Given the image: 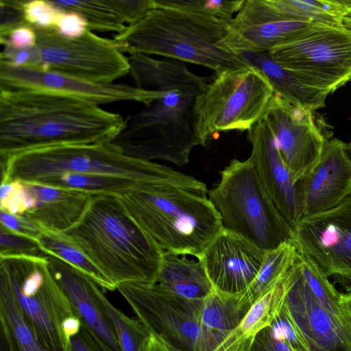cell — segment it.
I'll return each instance as SVG.
<instances>
[{
  "mask_svg": "<svg viewBox=\"0 0 351 351\" xmlns=\"http://www.w3.org/2000/svg\"><path fill=\"white\" fill-rule=\"evenodd\" d=\"M208 197L223 228L268 251L292 241L293 229L264 189L250 158L232 159L220 172Z\"/></svg>",
  "mask_w": 351,
  "mask_h": 351,
  "instance_id": "52a82bcc",
  "label": "cell"
},
{
  "mask_svg": "<svg viewBox=\"0 0 351 351\" xmlns=\"http://www.w3.org/2000/svg\"><path fill=\"white\" fill-rule=\"evenodd\" d=\"M1 182L40 183L62 173L119 177L138 184L173 179L180 171L131 157L113 142L62 145L24 152L0 160Z\"/></svg>",
  "mask_w": 351,
  "mask_h": 351,
  "instance_id": "8992f818",
  "label": "cell"
},
{
  "mask_svg": "<svg viewBox=\"0 0 351 351\" xmlns=\"http://www.w3.org/2000/svg\"><path fill=\"white\" fill-rule=\"evenodd\" d=\"M56 29L61 35L71 39L82 36L88 29L86 19L80 14L64 10Z\"/></svg>",
  "mask_w": 351,
  "mask_h": 351,
  "instance_id": "60d3db41",
  "label": "cell"
},
{
  "mask_svg": "<svg viewBox=\"0 0 351 351\" xmlns=\"http://www.w3.org/2000/svg\"><path fill=\"white\" fill-rule=\"evenodd\" d=\"M50 271L67 297L82 327L103 351H121L108 317L99 302L96 282L69 264L46 256Z\"/></svg>",
  "mask_w": 351,
  "mask_h": 351,
  "instance_id": "44dd1931",
  "label": "cell"
},
{
  "mask_svg": "<svg viewBox=\"0 0 351 351\" xmlns=\"http://www.w3.org/2000/svg\"><path fill=\"white\" fill-rule=\"evenodd\" d=\"M0 351H48L23 313L8 285L1 279Z\"/></svg>",
  "mask_w": 351,
  "mask_h": 351,
  "instance_id": "83f0119b",
  "label": "cell"
},
{
  "mask_svg": "<svg viewBox=\"0 0 351 351\" xmlns=\"http://www.w3.org/2000/svg\"><path fill=\"white\" fill-rule=\"evenodd\" d=\"M154 2L155 7L230 20L239 11L245 0H154Z\"/></svg>",
  "mask_w": 351,
  "mask_h": 351,
  "instance_id": "e575fe53",
  "label": "cell"
},
{
  "mask_svg": "<svg viewBox=\"0 0 351 351\" xmlns=\"http://www.w3.org/2000/svg\"><path fill=\"white\" fill-rule=\"evenodd\" d=\"M24 0H1L0 40L8 37L14 28L26 24L23 4Z\"/></svg>",
  "mask_w": 351,
  "mask_h": 351,
  "instance_id": "f35d334b",
  "label": "cell"
},
{
  "mask_svg": "<svg viewBox=\"0 0 351 351\" xmlns=\"http://www.w3.org/2000/svg\"><path fill=\"white\" fill-rule=\"evenodd\" d=\"M34 28L36 43L27 49L28 60L24 67L106 84L129 73L128 56L112 38L88 29L82 36L71 39L61 35L56 28Z\"/></svg>",
  "mask_w": 351,
  "mask_h": 351,
  "instance_id": "30bf717a",
  "label": "cell"
},
{
  "mask_svg": "<svg viewBox=\"0 0 351 351\" xmlns=\"http://www.w3.org/2000/svg\"><path fill=\"white\" fill-rule=\"evenodd\" d=\"M297 254V249L292 241L266 251L257 276L245 290L237 294L241 308L248 311L259 298L275 287L293 264Z\"/></svg>",
  "mask_w": 351,
  "mask_h": 351,
  "instance_id": "f1b7e54d",
  "label": "cell"
},
{
  "mask_svg": "<svg viewBox=\"0 0 351 351\" xmlns=\"http://www.w3.org/2000/svg\"><path fill=\"white\" fill-rule=\"evenodd\" d=\"M135 86L158 88L160 97L145 109L128 116L124 130L112 142L127 155L160 160L182 167L199 145L194 130V108L208 82L178 60L128 56Z\"/></svg>",
  "mask_w": 351,
  "mask_h": 351,
  "instance_id": "6da1fadb",
  "label": "cell"
},
{
  "mask_svg": "<svg viewBox=\"0 0 351 351\" xmlns=\"http://www.w3.org/2000/svg\"><path fill=\"white\" fill-rule=\"evenodd\" d=\"M67 237L114 284L155 283L164 251L135 222L121 199L94 195Z\"/></svg>",
  "mask_w": 351,
  "mask_h": 351,
  "instance_id": "277c9868",
  "label": "cell"
},
{
  "mask_svg": "<svg viewBox=\"0 0 351 351\" xmlns=\"http://www.w3.org/2000/svg\"><path fill=\"white\" fill-rule=\"evenodd\" d=\"M285 303L311 351H351V328L318 301L302 273L298 253Z\"/></svg>",
  "mask_w": 351,
  "mask_h": 351,
  "instance_id": "d6986e66",
  "label": "cell"
},
{
  "mask_svg": "<svg viewBox=\"0 0 351 351\" xmlns=\"http://www.w3.org/2000/svg\"><path fill=\"white\" fill-rule=\"evenodd\" d=\"M237 56L247 65L261 70L269 80L274 93L289 102L313 112L325 106L328 95L278 64L269 52H243Z\"/></svg>",
  "mask_w": 351,
  "mask_h": 351,
  "instance_id": "d4e9b609",
  "label": "cell"
},
{
  "mask_svg": "<svg viewBox=\"0 0 351 351\" xmlns=\"http://www.w3.org/2000/svg\"><path fill=\"white\" fill-rule=\"evenodd\" d=\"M272 60L327 95L351 81V29L315 25L269 51Z\"/></svg>",
  "mask_w": 351,
  "mask_h": 351,
  "instance_id": "8fae6325",
  "label": "cell"
},
{
  "mask_svg": "<svg viewBox=\"0 0 351 351\" xmlns=\"http://www.w3.org/2000/svg\"><path fill=\"white\" fill-rule=\"evenodd\" d=\"M96 283L97 298L109 318L121 351H141L150 332L138 318L133 319L115 307Z\"/></svg>",
  "mask_w": 351,
  "mask_h": 351,
  "instance_id": "d6a6232c",
  "label": "cell"
},
{
  "mask_svg": "<svg viewBox=\"0 0 351 351\" xmlns=\"http://www.w3.org/2000/svg\"><path fill=\"white\" fill-rule=\"evenodd\" d=\"M247 312L239 306L237 294L214 289L201 303L202 351H213Z\"/></svg>",
  "mask_w": 351,
  "mask_h": 351,
  "instance_id": "4316f807",
  "label": "cell"
},
{
  "mask_svg": "<svg viewBox=\"0 0 351 351\" xmlns=\"http://www.w3.org/2000/svg\"><path fill=\"white\" fill-rule=\"evenodd\" d=\"M69 351H103L82 327L70 339Z\"/></svg>",
  "mask_w": 351,
  "mask_h": 351,
  "instance_id": "7bdbcfd3",
  "label": "cell"
},
{
  "mask_svg": "<svg viewBox=\"0 0 351 351\" xmlns=\"http://www.w3.org/2000/svg\"><path fill=\"white\" fill-rule=\"evenodd\" d=\"M281 14L294 20L343 26L348 8L341 0H268Z\"/></svg>",
  "mask_w": 351,
  "mask_h": 351,
  "instance_id": "4dcf8cb0",
  "label": "cell"
},
{
  "mask_svg": "<svg viewBox=\"0 0 351 351\" xmlns=\"http://www.w3.org/2000/svg\"><path fill=\"white\" fill-rule=\"evenodd\" d=\"M315 23L289 19L268 0H245L228 21V32L220 47L237 55L243 52H269L310 30Z\"/></svg>",
  "mask_w": 351,
  "mask_h": 351,
  "instance_id": "2e32d148",
  "label": "cell"
},
{
  "mask_svg": "<svg viewBox=\"0 0 351 351\" xmlns=\"http://www.w3.org/2000/svg\"><path fill=\"white\" fill-rule=\"evenodd\" d=\"M37 184L82 191L93 196L118 197L141 185L133 180L119 177L80 173H62Z\"/></svg>",
  "mask_w": 351,
  "mask_h": 351,
  "instance_id": "1f68e13d",
  "label": "cell"
},
{
  "mask_svg": "<svg viewBox=\"0 0 351 351\" xmlns=\"http://www.w3.org/2000/svg\"><path fill=\"white\" fill-rule=\"evenodd\" d=\"M204 182L182 173L141 184L121 197L130 215L164 251L198 258L221 230Z\"/></svg>",
  "mask_w": 351,
  "mask_h": 351,
  "instance_id": "3957f363",
  "label": "cell"
},
{
  "mask_svg": "<svg viewBox=\"0 0 351 351\" xmlns=\"http://www.w3.org/2000/svg\"><path fill=\"white\" fill-rule=\"evenodd\" d=\"M51 92L97 106L134 101L149 106L160 95L157 88L145 89L126 84H99L62 73L16 66L0 60V90Z\"/></svg>",
  "mask_w": 351,
  "mask_h": 351,
  "instance_id": "5bb4252c",
  "label": "cell"
},
{
  "mask_svg": "<svg viewBox=\"0 0 351 351\" xmlns=\"http://www.w3.org/2000/svg\"><path fill=\"white\" fill-rule=\"evenodd\" d=\"M265 252L242 236L223 228L197 259L215 290L235 295L245 290L256 278Z\"/></svg>",
  "mask_w": 351,
  "mask_h": 351,
  "instance_id": "e0dca14e",
  "label": "cell"
},
{
  "mask_svg": "<svg viewBox=\"0 0 351 351\" xmlns=\"http://www.w3.org/2000/svg\"><path fill=\"white\" fill-rule=\"evenodd\" d=\"M27 197L25 183L20 180L1 182L0 210L13 215L26 212Z\"/></svg>",
  "mask_w": 351,
  "mask_h": 351,
  "instance_id": "74e56055",
  "label": "cell"
},
{
  "mask_svg": "<svg viewBox=\"0 0 351 351\" xmlns=\"http://www.w3.org/2000/svg\"><path fill=\"white\" fill-rule=\"evenodd\" d=\"M0 279L8 285L47 350L69 351L63 328L75 315L47 256L0 257Z\"/></svg>",
  "mask_w": 351,
  "mask_h": 351,
  "instance_id": "9c48e42d",
  "label": "cell"
},
{
  "mask_svg": "<svg viewBox=\"0 0 351 351\" xmlns=\"http://www.w3.org/2000/svg\"><path fill=\"white\" fill-rule=\"evenodd\" d=\"M149 332V336L141 351H179L161 336L152 331Z\"/></svg>",
  "mask_w": 351,
  "mask_h": 351,
  "instance_id": "ee69618b",
  "label": "cell"
},
{
  "mask_svg": "<svg viewBox=\"0 0 351 351\" xmlns=\"http://www.w3.org/2000/svg\"><path fill=\"white\" fill-rule=\"evenodd\" d=\"M228 21L155 7L112 39L124 54L161 56L217 73L247 65L219 45L228 32Z\"/></svg>",
  "mask_w": 351,
  "mask_h": 351,
  "instance_id": "5b68a950",
  "label": "cell"
},
{
  "mask_svg": "<svg viewBox=\"0 0 351 351\" xmlns=\"http://www.w3.org/2000/svg\"><path fill=\"white\" fill-rule=\"evenodd\" d=\"M328 278L351 289V197L326 211L302 217L292 239Z\"/></svg>",
  "mask_w": 351,
  "mask_h": 351,
  "instance_id": "4fadbf2b",
  "label": "cell"
},
{
  "mask_svg": "<svg viewBox=\"0 0 351 351\" xmlns=\"http://www.w3.org/2000/svg\"><path fill=\"white\" fill-rule=\"evenodd\" d=\"M23 15L27 24L38 28H56L64 12L49 0H24Z\"/></svg>",
  "mask_w": 351,
  "mask_h": 351,
  "instance_id": "d590c367",
  "label": "cell"
},
{
  "mask_svg": "<svg viewBox=\"0 0 351 351\" xmlns=\"http://www.w3.org/2000/svg\"><path fill=\"white\" fill-rule=\"evenodd\" d=\"M346 143L327 138L313 170L296 183L302 218L326 211L351 197V160Z\"/></svg>",
  "mask_w": 351,
  "mask_h": 351,
  "instance_id": "ac0fdd59",
  "label": "cell"
},
{
  "mask_svg": "<svg viewBox=\"0 0 351 351\" xmlns=\"http://www.w3.org/2000/svg\"><path fill=\"white\" fill-rule=\"evenodd\" d=\"M346 151L351 160V140L346 145Z\"/></svg>",
  "mask_w": 351,
  "mask_h": 351,
  "instance_id": "7dc6e473",
  "label": "cell"
},
{
  "mask_svg": "<svg viewBox=\"0 0 351 351\" xmlns=\"http://www.w3.org/2000/svg\"><path fill=\"white\" fill-rule=\"evenodd\" d=\"M0 257L45 256L38 242L0 226Z\"/></svg>",
  "mask_w": 351,
  "mask_h": 351,
  "instance_id": "8d00e7d4",
  "label": "cell"
},
{
  "mask_svg": "<svg viewBox=\"0 0 351 351\" xmlns=\"http://www.w3.org/2000/svg\"><path fill=\"white\" fill-rule=\"evenodd\" d=\"M155 283L165 291L189 300H203L213 291L199 259L164 252Z\"/></svg>",
  "mask_w": 351,
  "mask_h": 351,
  "instance_id": "484cf974",
  "label": "cell"
},
{
  "mask_svg": "<svg viewBox=\"0 0 351 351\" xmlns=\"http://www.w3.org/2000/svg\"><path fill=\"white\" fill-rule=\"evenodd\" d=\"M302 273L312 292L321 304L340 323L351 328V321L340 303L341 293L308 256L298 253Z\"/></svg>",
  "mask_w": 351,
  "mask_h": 351,
  "instance_id": "836d02e7",
  "label": "cell"
},
{
  "mask_svg": "<svg viewBox=\"0 0 351 351\" xmlns=\"http://www.w3.org/2000/svg\"><path fill=\"white\" fill-rule=\"evenodd\" d=\"M348 8V12L343 19V26L351 29V0H341Z\"/></svg>",
  "mask_w": 351,
  "mask_h": 351,
  "instance_id": "bcb514c9",
  "label": "cell"
},
{
  "mask_svg": "<svg viewBox=\"0 0 351 351\" xmlns=\"http://www.w3.org/2000/svg\"><path fill=\"white\" fill-rule=\"evenodd\" d=\"M274 93L268 78L253 66L215 73L195 104L199 145L206 146L216 133L250 130L262 118Z\"/></svg>",
  "mask_w": 351,
  "mask_h": 351,
  "instance_id": "ba28073f",
  "label": "cell"
},
{
  "mask_svg": "<svg viewBox=\"0 0 351 351\" xmlns=\"http://www.w3.org/2000/svg\"><path fill=\"white\" fill-rule=\"evenodd\" d=\"M117 290L149 331L179 351H202L200 307L202 300H189L170 293L156 283L128 282Z\"/></svg>",
  "mask_w": 351,
  "mask_h": 351,
  "instance_id": "7c38bea8",
  "label": "cell"
},
{
  "mask_svg": "<svg viewBox=\"0 0 351 351\" xmlns=\"http://www.w3.org/2000/svg\"><path fill=\"white\" fill-rule=\"evenodd\" d=\"M40 230L38 243L45 256L56 257L83 272L103 289L114 291V285L64 234Z\"/></svg>",
  "mask_w": 351,
  "mask_h": 351,
  "instance_id": "f546056e",
  "label": "cell"
},
{
  "mask_svg": "<svg viewBox=\"0 0 351 351\" xmlns=\"http://www.w3.org/2000/svg\"><path fill=\"white\" fill-rule=\"evenodd\" d=\"M0 221V226L14 233L33 239L38 242L40 230L25 215H13L1 211Z\"/></svg>",
  "mask_w": 351,
  "mask_h": 351,
  "instance_id": "ab89813d",
  "label": "cell"
},
{
  "mask_svg": "<svg viewBox=\"0 0 351 351\" xmlns=\"http://www.w3.org/2000/svg\"><path fill=\"white\" fill-rule=\"evenodd\" d=\"M64 11L80 14L90 31L121 33L155 8L154 0H49Z\"/></svg>",
  "mask_w": 351,
  "mask_h": 351,
  "instance_id": "cb8c5ba5",
  "label": "cell"
},
{
  "mask_svg": "<svg viewBox=\"0 0 351 351\" xmlns=\"http://www.w3.org/2000/svg\"><path fill=\"white\" fill-rule=\"evenodd\" d=\"M252 145L250 156L258 178L276 207L293 229L302 219L291 173L280 152L276 138L261 118L247 130Z\"/></svg>",
  "mask_w": 351,
  "mask_h": 351,
  "instance_id": "ffe728a7",
  "label": "cell"
},
{
  "mask_svg": "<svg viewBox=\"0 0 351 351\" xmlns=\"http://www.w3.org/2000/svg\"><path fill=\"white\" fill-rule=\"evenodd\" d=\"M117 112L51 92L0 90V160L32 149L112 142L124 130Z\"/></svg>",
  "mask_w": 351,
  "mask_h": 351,
  "instance_id": "7a4b0ae2",
  "label": "cell"
},
{
  "mask_svg": "<svg viewBox=\"0 0 351 351\" xmlns=\"http://www.w3.org/2000/svg\"><path fill=\"white\" fill-rule=\"evenodd\" d=\"M27 208L24 214L40 229L64 232L85 213L93 195L89 193L25 182Z\"/></svg>",
  "mask_w": 351,
  "mask_h": 351,
  "instance_id": "7402d4cb",
  "label": "cell"
},
{
  "mask_svg": "<svg viewBox=\"0 0 351 351\" xmlns=\"http://www.w3.org/2000/svg\"><path fill=\"white\" fill-rule=\"evenodd\" d=\"M37 40L34 27L24 24L12 29L8 37L0 40L1 45H7L14 49H25L34 47Z\"/></svg>",
  "mask_w": 351,
  "mask_h": 351,
  "instance_id": "b9f144b4",
  "label": "cell"
},
{
  "mask_svg": "<svg viewBox=\"0 0 351 351\" xmlns=\"http://www.w3.org/2000/svg\"><path fill=\"white\" fill-rule=\"evenodd\" d=\"M262 118L274 134L295 184L317 165L326 141L313 112L274 93Z\"/></svg>",
  "mask_w": 351,
  "mask_h": 351,
  "instance_id": "9a60e30c",
  "label": "cell"
},
{
  "mask_svg": "<svg viewBox=\"0 0 351 351\" xmlns=\"http://www.w3.org/2000/svg\"><path fill=\"white\" fill-rule=\"evenodd\" d=\"M340 303L346 315L351 321V289L347 290L346 293L341 295Z\"/></svg>",
  "mask_w": 351,
  "mask_h": 351,
  "instance_id": "f6af8a7d",
  "label": "cell"
},
{
  "mask_svg": "<svg viewBox=\"0 0 351 351\" xmlns=\"http://www.w3.org/2000/svg\"><path fill=\"white\" fill-rule=\"evenodd\" d=\"M293 264L275 287L251 306L239 324L213 351L252 350L258 335L273 323L284 305L292 280Z\"/></svg>",
  "mask_w": 351,
  "mask_h": 351,
  "instance_id": "603a6c76",
  "label": "cell"
}]
</instances>
